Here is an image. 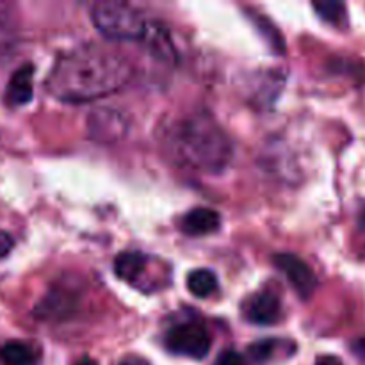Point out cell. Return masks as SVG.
I'll return each mask as SVG.
<instances>
[{
  "mask_svg": "<svg viewBox=\"0 0 365 365\" xmlns=\"http://www.w3.org/2000/svg\"><path fill=\"white\" fill-rule=\"evenodd\" d=\"M216 365H246V356H242L235 349H227V351L220 353Z\"/></svg>",
  "mask_w": 365,
  "mask_h": 365,
  "instance_id": "2e32d148",
  "label": "cell"
},
{
  "mask_svg": "<svg viewBox=\"0 0 365 365\" xmlns=\"http://www.w3.org/2000/svg\"><path fill=\"white\" fill-rule=\"evenodd\" d=\"M146 266H148L146 255L139 252H123L114 260V273L121 280L128 282V284H135L139 277L145 273Z\"/></svg>",
  "mask_w": 365,
  "mask_h": 365,
  "instance_id": "8fae6325",
  "label": "cell"
},
{
  "mask_svg": "<svg viewBox=\"0 0 365 365\" xmlns=\"http://www.w3.org/2000/svg\"><path fill=\"white\" fill-rule=\"evenodd\" d=\"M146 48L152 52L153 57L164 61V63H173L177 59V52H175L173 41H171L170 34L166 29L159 24H146L145 36H143Z\"/></svg>",
  "mask_w": 365,
  "mask_h": 365,
  "instance_id": "9c48e42d",
  "label": "cell"
},
{
  "mask_svg": "<svg viewBox=\"0 0 365 365\" xmlns=\"http://www.w3.org/2000/svg\"><path fill=\"white\" fill-rule=\"evenodd\" d=\"M353 353L359 356L360 360H365V339H360V341H355L351 346Z\"/></svg>",
  "mask_w": 365,
  "mask_h": 365,
  "instance_id": "ffe728a7",
  "label": "cell"
},
{
  "mask_svg": "<svg viewBox=\"0 0 365 365\" xmlns=\"http://www.w3.org/2000/svg\"><path fill=\"white\" fill-rule=\"evenodd\" d=\"M91 20L95 27L109 39H143L146 31L145 18L138 9L125 2H96L91 6Z\"/></svg>",
  "mask_w": 365,
  "mask_h": 365,
  "instance_id": "3957f363",
  "label": "cell"
},
{
  "mask_svg": "<svg viewBox=\"0 0 365 365\" xmlns=\"http://www.w3.org/2000/svg\"><path fill=\"white\" fill-rule=\"evenodd\" d=\"M118 365H152V364H150L146 359H143V356L130 355V356H125V359H121Z\"/></svg>",
  "mask_w": 365,
  "mask_h": 365,
  "instance_id": "ac0fdd59",
  "label": "cell"
},
{
  "mask_svg": "<svg viewBox=\"0 0 365 365\" xmlns=\"http://www.w3.org/2000/svg\"><path fill=\"white\" fill-rule=\"evenodd\" d=\"M278 342L274 339H267V341H259L248 348V356L253 364H266L267 360L273 359L274 349H277Z\"/></svg>",
  "mask_w": 365,
  "mask_h": 365,
  "instance_id": "9a60e30c",
  "label": "cell"
},
{
  "mask_svg": "<svg viewBox=\"0 0 365 365\" xmlns=\"http://www.w3.org/2000/svg\"><path fill=\"white\" fill-rule=\"evenodd\" d=\"M314 9L317 11L321 18L328 24L339 25L344 21L346 18V6L341 2H334V0H323V2H314Z\"/></svg>",
  "mask_w": 365,
  "mask_h": 365,
  "instance_id": "5bb4252c",
  "label": "cell"
},
{
  "mask_svg": "<svg viewBox=\"0 0 365 365\" xmlns=\"http://www.w3.org/2000/svg\"><path fill=\"white\" fill-rule=\"evenodd\" d=\"M125 128H127L125 120L120 116V113H114V110L100 109L91 113V118H89V132L93 138L100 141L120 139Z\"/></svg>",
  "mask_w": 365,
  "mask_h": 365,
  "instance_id": "52a82bcc",
  "label": "cell"
},
{
  "mask_svg": "<svg viewBox=\"0 0 365 365\" xmlns=\"http://www.w3.org/2000/svg\"><path fill=\"white\" fill-rule=\"evenodd\" d=\"M32 75H34V66L32 64H24L14 71L7 84L6 100L9 106H25L32 98Z\"/></svg>",
  "mask_w": 365,
  "mask_h": 365,
  "instance_id": "30bf717a",
  "label": "cell"
},
{
  "mask_svg": "<svg viewBox=\"0 0 365 365\" xmlns=\"http://www.w3.org/2000/svg\"><path fill=\"white\" fill-rule=\"evenodd\" d=\"M360 225L365 228V210L362 212V217H360Z\"/></svg>",
  "mask_w": 365,
  "mask_h": 365,
  "instance_id": "7402d4cb",
  "label": "cell"
},
{
  "mask_svg": "<svg viewBox=\"0 0 365 365\" xmlns=\"http://www.w3.org/2000/svg\"><path fill=\"white\" fill-rule=\"evenodd\" d=\"M166 346L175 355L202 360L210 351V335L202 323L184 321L168 331Z\"/></svg>",
  "mask_w": 365,
  "mask_h": 365,
  "instance_id": "277c9868",
  "label": "cell"
},
{
  "mask_svg": "<svg viewBox=\"0 0 365 365\" xmlns=\"http://www.w3.org/2000/svg\"><path fill=\"white\" fill-rule=\"evenodd\" d=\"M316 365H344V364L341 362V359H337V356L334 355H321L317 356Z\"/></svg>",
  "mask_w": 365,
  "mask_h": 365,
  "instance_id": "d6986e66",
  "label": "cell"
},
{
  "mask_svg": "<svg viewBox=\"0 0 365 365\" xmlns=\"http://www.w3.org/2000/svg\"><path fill=\"white\" fill-rule=\"evenodd\" d=\"M245 316L255 324H274L282 316L280 298L269 289L255 292L245 303Z\"/></svg>",
  "mask_w": 365,
  "mask_h": 365,
  "instance_id": "8992f818",
  "label": "cell"
},
{
  "mask_svg": "<svg viewBox=\"0 0 365 365\" xmlns=\"http://www.w3.org/2000/svg\"><path fill=\"white\" fill-rule=\"evenodd\" d=\"M11 250H13V237L7 232L0 230V259H4Z\"/></svg>",
  "mask_w": 365,
  "mask_h": 365,
  "instance_id": "e0dca14e",
  "label": "cell"
},
{
  "mask_svg": "<svg viewBox=\"0 0 365 365\" xmlns=\"http://www.w3.org/2000/svg\"><path fill=\"white\" fill-rule=\"evenodd\" d=\"M273 262L287 277L294 291L303 299H309L314 294V291L317 289V278L299 257L291 255V253H280V255H274Z\"/></svg>",
  "mask_w": 365,
  "mask_h": 365,
  "instance_id": "5b68a950",
  "label": "cell"
},
{
  "mask_svg": "<svg viewBox=\"0 0 365 365\" xmlns=\"http://www.w3.org/2000/svg\"><path fill=\"white\" fill-rule=\"evenodd\" d=\"M164 145L171 159L203 173H220L234 157L227 132L203 113L187 114L171 123L166 128Z\"/></svg>",
  "mask_w": 365,
  "mask_h": 365,
  "instance_id": "7a4b0ae2",
  "label": "cell"
},
{
  "mask_svg": "<svg viewBox=\"0 0 365 365\" xmlns=\"http://www.w3.org/2000/svg\"><path fill=\"white\" fill-rule=\"evenodd\" d=\"M2 365H38V353L25 342L11 341L0 348Z\"/></svg>",
  "mask_w": 365,
  "mask_h": 365,
  "instance_id": "7c38bea8",
  "label": "cell"
},
{
  "mask_svg": "<svg viewBox=\"0 0 365 365\" xmlns=\"http://www.w3.org/2000/svg\"><path fill=\"white\" fill-rule=\"evenodd\" d=\"M130 75L132 70L123 57L96 45H84L56 61L46 78V89L63 102H89L116 93Z\"/></svg>",
  "mask_w": 365,
  "mask_h": 365,
  "instance_id": "6da1fadb",
  "label": "cell"
},
{
  "mask_svg": "<svg viewBox=\"0 0 365 365\" xmlns=\"http://www.w3.org/2000/svg\"><path fill=\"white\" fill-rule=\"evenodd\" d=\"M187 289L196 298H209L217 289V277L210 269H196L187 277Z\"/></svg>",
  "mask_w": 365,
  "mask_h": 365,
  "instance_id": "4fadbf2b",
  "label": "cell"
},
{
  "mask_svg": "<svg viewBox=\"0 0 365 365\" xmlns=\"http://www.w3.org/2000/svg\"><path fill=\"white\" fill-rule=\"evenodd\" d=\"M221 227V216L212 209L207 207H198L192 209L182 217L180 228L184 234L192 235V237H200V235H209L220 230Z\"/></svg>",
  "mask_w": 365,
  "mask_h": 365,
  "instance_id": "ba28073f",
  "label": "cell"
},
{
  "mask_svg": "<svg viewBox=\"0 0 365 365\" xmlns=\"http://www.w3.org/2000/svg\"><path fill=\"white\" fill-rule=\"evenodd\" d=\"M75 365H98L95 362V360L88 359V356H84V359H81L78 362H75Z\"/></svg>",
  "mask_w": 365,
  "mask_h": 365,
  "instance_id": "44dd1931",
  "label": "cell"
}]
</instances>
